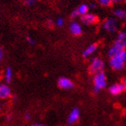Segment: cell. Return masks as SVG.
Masks as SVG:
<instances>
[{"label":"cell","instance_id":"obj_1","mask_svg":"<svg viewBox=\"0 0 126 126\" xmlns=\"http://www.w3.org/2000/svg\"><path fill=\"white\" fill-rule=\"evenodd\" d=\"M107 76L105 71L93 75V91L95 94L100 93L107 87Z\"/></svg>","mask_w":126,"mask_h":126},{"label":"cell","instance_id":"obj_2","mask_svg":"<svg viewBox=\"0 0 126 126\" xmlns=\"http://www.w3.org/2000/svg\"><path fill=\"white\" fill-rule=\"evenodd\" d=\"M120 20L114 16L108 17L102 23V29L108 33H117L120 31Z\"/></svg>","mask_w":126,"mask_h":126},{"label":"cell","instance_id":"obj_3","mask_svg":"<svg viewBox=\"0 0 126 126\" xmlns=\"http://www.w3.org/2000/svg\"><path fill=\"white\" fill-rule=\"evenodd\" d=\"M105 66H106V63L104 59L98 56H94L90 60L89 65H88V71L90 74L94 75L99 72L105 71Z\"/></svg>","mask_w":126,"mask_h":126},{"label":"cell","instance_id":"obj_4","mask_svg":"<svg viewBox=\"0 0 126 126\" xmlns=\"http://www.w3.org/2000/svg\"><path fill=\"white\" fill-rule=\"evenodd\" d=\"M108 64H109V67L113 70H115V71L123 70L125 68V61L120 55V53H118L117 55H114L113 57L109 58Z\"/></svg>","mask_w":126,"mask_h":126},{"label":"cell","instance_id":"obj_5","mask_svg":"<svg viewBox=\"0 0 126 126\" xmlns=\"http://www.w3.org/2000/svg\"><path fill=\"white\" fill-rule=\"evenodd\" d=\"M79 18H80V22H81L82 24H84V25H87V26L94 25L99 21L98 16L95 14L90 13V12H88V13L84 15V16H81Z\"/></svg>","mask_w":126,"mask_h":126},{"label":"cell","instance_id":"obj_6","mask_svg":"<svg viewBox=\"0 0 126 126\" xmlns=\"http://www.w3.org/2000/svg\"><path fill=\"white\" fill-rule=\"evenodd\" d=\"M113 44L117 46L120 50L126 49V31L122 30V31H119L117 32Z\"/></svg>","mask_w":126,"mask_h":126},{"label":"cell","instance_id":"obj_7","mask_svg":"<svg viewBox=\"0 0 126 126\" xmlns=\"http://www.w3.org/2000/svg\"><path fill=\"white\" fill-rule=\"evenodd\" d=\"M125 90H124L123 82H116V83H113V84L108 87V92L110 93L112 95H114V96L121 94Z\"/></svg>","mask_w":126,"mask_h":126},{"label":"cell","instance_id":"obj_8","mask_svg":"<svg viewBox=\"0 0 126 126\" xmlns=\"http://www.w3.org/2000/svg\"><path fill=\"white\" fill-rule=\"evenodd\" d=\"M80 118V110L79 107H74L72 110L70 111V113H68V119H67V123L68 125H73Z\"/></svg>","mask_w":126,"mask_h":126},{"label":"cell","instance_id":"obj_9","mask_svg":"<svg viewBox=\"0 0 126 126\" xmlns=\"http://www.w3.org/2000/svg\"><path fill=\"white\" fill-rule=\"evenodd\" d=\"M58 87L63 90H69L74 87V83L71 79L61 77L58 79Z\"/></svg>","mask_w":126,"mask_h":126},{"label":"cell","instance_id":"obj_10","mask_svg":"<svg viewBox=\"0 0 126 126\" xmlns=\"http://www.w3.org/2000/svg\"><path fill=\"white\" fill-rule=\"evenodd\" d=\"M12 95V92L7 83H0V99L6 100Z\"/></svg>","mask_w":126,"mask_h":126},{"label":"cell","instance_id":"obj_11","mask_svg":"<svg viewBox=\"0 0 126 126\" xmlns=\"http://www.w3.org/2000/svg\"><path fill=\"white\" fill-rule=\"evenodd\" d=\"M69 32L74 36L81 35L82 32H83V28H82V25L80 24V23L77 21L71 22L70 24H69Z\"/></svg>","mask_w":126,"mask_h":126},{"label":"cell","instance_id":"obj_12","mask_svg":"<svg viewBox=\"0 0 126 126\" xmlns=\"http://www.w3.org/2000/svg\"><path fill=\"white\" fill-rule=\"evenodd\" d=\"M97 50H98V44H97V43H92V44L88 45V46L83 50L82 56H83V58H85V59L90 58V57H92L94 53L96 52Z\"/></svg>","mask_w":126,"mask_h":126},{"label":"cell","instance_id":"obj_13","mask_svg":"<svg viewBox=\"0 0 126 126\" xmlns=\"http://www.w3.org/2000/svg\"><path fill=\"white\" fill-rule=\"evenodd\" d=\"M125 10L124 8H122V7H118V8H115L114 10L113 11V15L114 17H116L117 19L119 20H123L124 16V14H125Z\"/></svg>","mask_w":126,"mask_h":126},{"label":"cell","instance_id":"obj_14","mask_svg":"<svg viewBox=\"0 0 126 126\" xmlns=\"http://www.w3.org/2000/svg\"><path fill=\"white\" fill-rule=\"evenodd\" d=\"M121 50H120L117 46H115L114 44H113L110 48H109V49H108L107 55H108L109 58H111V57H113V56H114V55H117L118 53H120Z\"/></svg>","mask_w":126,"mask_h":126},{"label":"cell","instance_id":"obj_15","mask_svg":"<svg viewBox=\"0 0 126 126\" xmlns=\"http://www.w3.org/2000/svg\"><path fill=\"white\" fill-rule=\"evenodd\" d=\"M77 9H78L79 15H80V16H84V15L88 13L90 8H89V6H88V5H87V4H81Z\"/></svg>","mask_w":126,"mask_h":126},{"label":"cell","instance_id":"obj_16","mask_svg":"<svg viewBox=\"0 0 126 126\" xmlns=\"http://www.w3.org/2000/svg\"><path fill=\"white\" fill-rule=\"evenodd\" d=\"M4 78H5V81L6 83H10L12 81V79H13V71L11 69V68H6L5 71V75H4Z\"/></svg>","mask_w":126,"mask_h":126},{"label":"cell","instance_id":"obj_17","mask_svg":"<svg viewBox=\"0 0 126 126\" xmlns=\"http://www.w3.org/2000/svg\"><path fill=\"white\" fill-rule=\"evenodd\" d=\"M98 5L103 7H110L113 4V0H96Z\"/></svg>","mask_w":126,"mask_h":126},{"label":"cell","instance_id":"obj_18","mask_svg":"<svg viewBox=\"0 0 126 126\" xmlns=\"http://www.w3.org/2000/svg\"><path fill=\"white\" fill-rule=\"evenodd\" d=\"M70 17H71V19H73V20L80 17V15H79L78 9H75V10L72 11V13H71V15H70Z\"/></svg>","mask_w":126,"mask_h":126},{"label":"cell","instance_id":"obj_19","mask_svg":"<svg viewBox=\"0 0 126 126\" xmlns=\"http://www.w3.org/2000/svg\"><path fill=\"white\" fill-rule=\"evenodd\" d=\"M55 25L58 27H62L64 25V19L61 18V17H59L55 21Z\"/></svg>","mask_w":126,"mask_h":126},{"label":"cell","instance_id":"obj_20","mask_svg":"<svg viewBox=\"0 0 126 126\" xmlns=\"http://www.w3.org/2000/svg\"><path fill=\"white\" fill-rule=\"evenodd\" d=\"M97 5H98L97 1H91V2H89V5H88V6H89L90 9L94 10V9H95V8L97 7Z\"/></svg>","mask_w":126,"mask_h":126},{"label":"cell","instance_id":"obj_21","mask_svg":"<svg viewBox=\"0 0 126 126\" xmlns=\"http://www.w3.org/2000/svg\"><path fill=\"white\" fill-rule=\"evenodd\" d=\"M36 2V0H25L24 1V4L25 5H28V6H32V5H33Z\"/></svg>","mask_w":126,"mask_h":126},{"label":"cell","instance_id":"obj_22","mask_svg":"<svg viewBox=\"0 0 126 126\" xmlns=\"http://www.w3.org/2000/svg\"><path fill=\"white\" fill-rule=\"evenodd\" d=\"M4 101H5V100L0 99V112H2V111L5 108V104Z\"/></svg>","mask_w":126,"mask_h":126},{"label":"cell","instance_id":"obj_23","mask_svg":"<svg viewBox=\"0 0 126 126\" xmlns=\"http://www.w3.org/2000/svg\"><path fill=\"white\" fill-rule=\"evenodd\" d=\"M120 55L123 57V59L125 61V63H126V49H124V50H122L121 51H120Z\"/></svg>","mask_w":126,"mask_h":126},{"label":"cell","instance_id":"obj_24","mask_svg":"<svg viewBox=\"0 0 126 126\" xmlns=\"http://www.w3.org/2000/svg\"><path fill=\"white\" fill-rule=\"evenodd\" d=\"M27 42H28V43H29V44H31V45H34V44H35V41H34L33 39H32L30 36L27 37Z\"/></svg>","mask_w":126,"mask_h":126},{"label":"cell","instance_id":"obj_25","mask_svg":"<svg viewBox=\"0 0 126 126\" xmlns=\"http://www.w3.org/2000/svg\"><path fill=\"white\" fill-rule=\"evenodd\" d=\"M31 126H44V124L42 123H39V122H35L33 124H32Z\"/></svg>","mask_w":126,"mask_h":126},{"label":"cell","instance_id":"obj_26","mask_svg":"<svg viewBox=\"0 0 126 126\" xmlns=\"http://www.w3.org/2000/svg\"><path fill=\"white\" fill-rule=\"evenodd\" d=\"M3 56H4V51H3V50L0 48V64H1V62H2Z\"/></svg>","mask_w":126,"mask_h":126},{"label":"cell","instance_id":"obj_27","mask_svg":"<svg viewBox=\"0 0 126 126\" xmlns=\"http://www.w3.org/2000/svg\"><path fill=\"white\" fill-rule=\"evenodd\" d=\"M24 119L26 120V121H29L30 119H31V114L29 113H25V115H24Z\"/></svg>","mask_w":126,"mask_h":126},{"label":"cell","instance_id":"obj_28","mask_svg":"<svg viewBox=\"0 0 126 126\" xmlns=\"http://www.w3.org/2000/svg\"><path fill=\"white\" fill-rule=\"evenodd\" d=\"M47 25H48V26L51 27V26L53 25V22L51 21V20H48V22H47Z\"/></svg>","mask_w":126,"mask_h":126},{"label":"cell","instance_id":"obj_29","mask_svg":"<svg viewBox=\"0 0 126 126\" xmlns=\"http://www.w3.org/2000/svg\"><path fill=\"white\" fill-rule=\"evenodd\" d=\"M12 119H13L12 114H7V115H6V120H7V121H12Z\"/></svg>","mask_w":126,"mask_h":126},{"label":"cell","instance_id":"obj_30","mask_svg":"<svg viewBox=\"0 0 126 126\" xmlns=\"http://www.w3.org/2000/svg\"><path fill=\"white\" fill-rule=\"evenodd\" d=\"M122 21L124 22V24H126V10H125V14H124V18H123V20Z\"/></svg>","mask_w":126,"mask_h":126},{"label":"cell","instance_id":"obj_31","mask_svg":"<svg viewBox=\"0 0 126 126\" xmlns=\"http://www.w3.org/2000/svg\"><path fill=\"white\" fill-rule=\"evenodd\" d=\"M123 84H124V90H125V91H126V79H124V80H123Z\"/></svg>","mask_w":126,"mask_h":126},{"label":"cell","instance_id":"obj_32","mask_svg":"<svg viewBox=\"0 0 126 126\" xmlns=\"http://www.w3.org/2000/svg\"><path fill=\"white\" fill-rule=\"evenodd\" d=\"M124 0H113V3H122Z\"/></svg>","mask_w":126,"mask_h":126}]
</instances>
